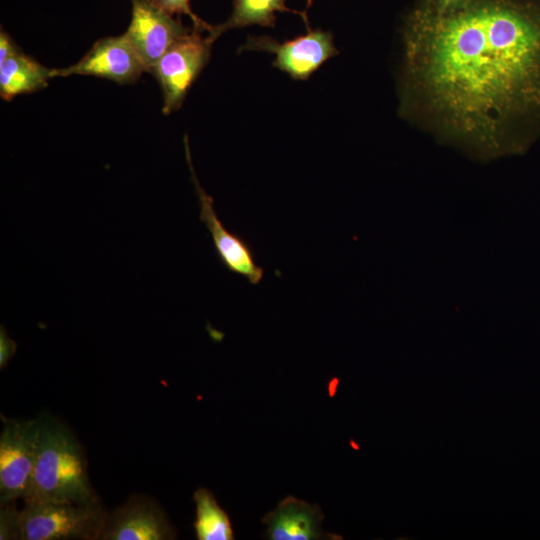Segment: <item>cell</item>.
Masks as SVG:
<instances>
[{"mask_svg": "<svg viewBox=\"0 0 540 540\" xmlns=\"http://www.w3.org/2000/svg\"><path fill=\"white\" fill-rule=\"evenodd\" d=\"M203 33L192 27L150 69L162 90L165 115L181 108L192 84L210 59L212 43Z\"/></svg>", "mask_w": 540, "mask_h": 540, "instance_id": "obj_4", "label": "cell"}, {"mask_svg": "<svg viewBox=\"0 0 540 540\" xmlns=\"http://www.w3.org/2000/svg\"><path fill=\"white\" fill-rule=\"evenodd\" d=\"M286 0H233V10L229 18L218 25H213L207 34L208 40L213 42L224 32L242 28L249 25H262L274 27L276 22L275 13L291 12L301 16L308 23L305 11L292 10L285 5Z\"/></svg>", "mask_w": 540, "mask_h": 540, "instance_id": "obj_13", "label": "cell"}, {"mask_svg": "<svg viewBox=\"0 0 540 540\" xmlns=\"http://www.w3.org/2000/svg\"><path fill=\"white\" fill-rule=\"evenodd\" d=\"M16 350V343L11 340L3 327L0 334V367L3 369L10 358L14 355Z\"/></svg>", "mask_w": 540, "mask_h": 540, "instance_id": "obj_17", "label": "cell"}, {"mask_svg": "<svg viewBox=\"0 0 540 540\" xmlns=\"http://www.w3.org/2000/svg\"><path fill=\"white\" fill-rule=\"evenodd\" d=\"M38 420H5L0 436V503L27 495L36 461Z\"/></svg>", "mask_w": 540, "mask_h": 540, "instance_id": "obj_5", "label": "cell"}, {"mask_svg": "<svg viewBox=\"0 0 540 540\" xmlns=\"http://www.w3.org/2000/svg\"><path fill=\"white\" fill-rule=\"evenodd\" d=\"M466 0H420L419 3L429 9L442 11L452 8Z\"/></svg>", "mask_w": 540, "mask_h": 540, "instance_id": "obj_19", "label": "cell"}, {"mask_svg": "<svg viewBox=\"0 0 540 540\" xmlns=\"http://www.w3.org/2000/svg\"><path fill=\"white\" fill-rule=\"evenodd\" d=\"M19 46L14 42L10 35L1 28L0 31V62L5 60L13 52H15Z\"/></svg>", "mask_w": 540, "mask_h": 540, "instance_id": "obj_18", "label": "cell"}, {"mask_svg": "<svg viewBox=\"0 0 540 540\" xmlns=\"http://www.w3.org/2000/svg\"><path fill=\"white\" fill-rule=\"evenodd\" d=\"M176 532L157 501L143 494H134L121 506L106 515L101 540H168Z\"/></svg>", "mask_w": 540, "mask_h": 540, "instance_id": "obj_9", "label": "cell"}, {"mask_svg": "<svg viewBox=\"0 0 540 540\" xmlns=\"http://www.w3.org/2000/svg\"><path fill=\"white\" fill-rule=\"evenodd\" d=\"M324 514L318 505H311L293 496L284 498L277 507L268 512L262 522L267 525V537L271 540H319L335 539L333 534L323 532Z\"/></svg>", "mask_w": 540, "mask_h": 540, "instance_id": "obj_11", "label": "cell"}, {"mask_svg": "<svg viewBox=\"0 0 540 540\" xmlns=\"http://www.w3.org/2000/svg\"><path fill=\"white\" fill-rule=\"evenodd\" d=\"M38 420L36 461L24 503L97 504L85 452L71 430L51 416Z\"/></svg>", "mask_w": 540, "mask_h": 540, "instance_id": "obj_2", "label": "cell"}, {"mask_svg": "<svg viewBox=\"0 0 540 540\" xmlns=\"http://www.w3.org/2000/svg\"><path fill=\"white\" fill-rule=\"evenodd\" d=\"M160 9L170 15H187L190 17L193 28L202 32L211 31L212 25L199 18L191 9L190 0H152Z\"/></svg>", "mask_w": 540, "mask_h": 540, "instance_id": "obj_15", "label": "cell"}, {"mask_svg": "<svg viewBox=\"0 0 540 540\" xmlns=\"http://www.w3.org/2000/svg\"><path fill=\"white\" fill-rule=\"evenodd\" d=\"M131 4V21L125 35L150 72L165 51L191 28L160 9L152 0H131Z\"/></svg>", "mask_w": 540, "mask_h": 540, "instance_id": "obj_10", "label": "cell"}, {"mask_svg": "<svg viewBox=\"0 0 540 540\" xmlns=\"http://www.w3.org/2000/svg\"><path fill=\"white\" fill-rule=\"evenodd\" d=\"M52 78V69L26 55L20 47L0 62V96L11 101L18 95L43 89Z\"/></svg>", "mask_w": 540, "mask_h": 540, "instance_id": "obj_12", "label": "cell"}, {"mask_svg": "<svg viewBox=\"0 0 540 540\" xmlns=\"http://www.w3.org/2000/svg\"><path fill=\"white\" fill-rule=\"evenodd\" d=\"M106 515L100 503H24L20 510L21 540L100 539Z\"/></svg>", "mask_w": 540, "mask_h": 540, "instance_id": "obj_3", "label": "cell"}, {"mask_svg": "<svg viewBox=\"0 0 540 540\" xmlns=\"http://www.w3.org/2000/svg\"><path fill=\"white\" fill-rule=\"evenodd\" d=\"M400 114L480 155L523 148L540 126V0L420 3L402 28Z\"/></svg>", "mask_w": 540, "mask_h": 540, "instance_id": "obj_1", "label": "cell"}, {"mask_svg": "<svg viewBox=\"0 0 540 540\" xmlns=\"http://www.w3.org/2000/svg\"><path fill=\"white\" fill-rule=\"evenodd\" d=\"M196 519L194 529L198 540H232L234 532L230 518L215 496L206 488L194 493Z\"/></svg>", "mask_w": 540, "mask_h": 540, "instance_id": "obj_14", "label": "cell"}, {"mask_svg": "<svg viewBox=\"0 0 540 540\" xmlns=\"http://www.w3.org/2000/svg\"><path fill=\"white\" fill-rule=\"evenodd\" d=\"M292 40L279 42L270 36H249L238 52L262 51L273 53V66L295 80H306L329 58L337 55L333 35L321 29L312 30Z\"/></svg>", "mask_w": 540, "mask_h": 540, "instance_id": "obj_6", "label": "cell"}, {"mask_svg": "<svg viewBox=\"0 0 540 540\" xmlns=\"http://www.w3.org/2000/svg\"><path fill=\"white\" fill-rule=\"evenodd\" d=\"M144 72L147 66L124 33L98 39L77 63L52 69V77L95 76L122 85L135 83Z\"/></svg>", "mask_w": 540, "mask_h": 540, "instance_id": "obj_8", "label": "cell"}, {"mask_svg": "<svg viewBox=\"0 0 540 540\" xmlns=\"http://www.w3.org/2000/svg\"><path fill=\"white\" fill-rule=\"evenodd\" d=\"M184 146L191 180L199 200V219L211 235L219 261L227 270L245 277L249 283L259 284L264 277V270L257 264L250 244L240 235L229 231L218 218L213 206V198L207 194L196 176L187 136L184 137Z\"/></svg>", "mask_w": 540, "mask_h": 540, "instance_id": "obj_7", "label": "cell"}, {"mask_svg": "<svg viewBox=\"0 0 540 540\" xmlns=\"http://www.w3.org/2000/svg\"><path fill=\"white\" fill-rule=\"evenodd\" d=\"M11 502L1 505L0 510V539L21 540L20 510Z\"/></svg>", "mask_w": 540, "mask_h": 540, "instance_id": "obj_16", "label": "cell"}]
</instances>
